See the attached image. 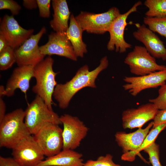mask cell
<instances>
[{
  "label": "cell",
  "mask_w": 166,
  "mask_h": 166,
  "mask_svg": "<svg viewBox=\"0 0 166 166\" xmlns=\"http://www.w3.org/2000/svg\"><path fill=\"white\" fill-rule=\"evenodd\" d=\"M34 138L44 156H54L62 149V129L59 125L48 123L33 135Z\"/></svg>",
  "instance_id": "52a82bcc"
},
{
  "label": "cell",
  "mask_w": 166,
  "mask_h": 166,
  "mask_svg": "<svg viewBox=\"0 0 166 166\" xmlns=\"http://www.w3.org/2000/svg\"><path fill=\"white\" fill-rule=\"evenodd\" d=\"M144 4L148 8L146 17H166V0H146Z\"/></svg>",
  "instance_id": "603a6c76"
},
{
  "label": "cell",
  "mask_w": 166,
  "mask_h": 166,
  "mask_svg": "<svg viewBox=\"0 0 166 166\" xmlns=\"http://www.w3.org/2000/svg\"><path fill=\"white\" fill-rule=\"evenodd\" d=\"M34 30L21 27L13 15H4L0 25V35L3 36L10 46L14 49L21 46L33 34Z\"/></svg>",
  "instance_id": "4fadbf2b"
},
{
  "label": "cell",
  "mask_w": 166,
  "mask_h": 166,
  "mask_svg": "<svg viewBox=\"0 0 166 166\" xmlns=\"http://www.w3.org/2000/svg\"><path fill=\"white\" fill-rule=\"evenodd\" d=\"M23 5L28 10L35 9L38 7L37 0H23Z\"/></svg>",
  "instance_id": "d6a6232c"
},
{
  "label": "cell",
  "mask_w": 166,
  "mask_h": 166,
  "mask_svg": "<svg viewBox=\"0 0 166 166\" xmlns=\"http://www.w3.org/2000/svg\"><path fill=\"white\" fill-rule=\"evenodd\" d=\"M124 63L128 65L131 73L142 76L166 69V66L159 65L156 58L152 56L145 48L136 45L124 59Z\"/></svg>",
  "instance_id": "8992f818"
},
{
  "label": "cell",
  "mask_w": 166,
  "mask_h": 166,
  "mask_svg": "<svg viewBox=\"0 0 166 166\" xmlns=\"http://www.w3.org/2000/svg\"><path fill=\"white\" fill-rule=\"evenodd\" d=\"M34 67L23 65L15 68L7 82L3 96H13L17 89L26 94L30 88V81L34 78Z\"/></svg>",
  "instance_id": "e0dca14e"
},
{
  "label": "cell",
  "mask_w": 166,
  "mask_h": 166,
  "mask_svg": "<svg viewBox=\"0 0 166 166\" xmlns=\"http://www.w3.org/2000/svg\"><path fill=\"white\" fill-rule=\"evenodd\" d=\"M6 105L2 97H0V123L4 119L6 114Z\"/></svg>",
  "instance_id": "836d02e7"
},
{
  "label": "cell",
  "mask_w": 166,
  "mask_h": 166,
  "mask_svg": "<svg viewBox=\"0 0 166 166\" xmlns=\"http://www.w3.org/2000/svg\"><path fill=\"white\" fill-rule=\"evenodd\" d=\"M54 61L51 56H48L34 67L36 83L32 88L33 92L42 98L51 110L53 93L57 84L56 77L58 74L53 70Z\"/></svg>",
  "instance_id": "3957f363"
},
{
  "label": "cell",
  "mask_w": 166,
  "mask_h": 166,
  "mask_svg": "<svg viewBox=\"0 0 166 166\" xmlns=\"http://www.w3.org/2000/svg\"><path fill=\"white\" fill-rule=\"evenodd\" d=\"M11 149L13 158L21 166H36L44 160V155L32 135Z\"/></svg>",
  "instance_id": "9c48e42d"
},
{
  "label": "cell",
  "mask_w": 166,
  "mask_h": 166,
  "mask_svg": "<svg viewBox=\"0 0 166 166\" xmlns=\"http://www.w3.org/2000/svg\"><path fill=\"white\" fill-rule=\"evenodd\" d=\"M25 111V122L31 135L35 134L47 123L61 124L58 115L49 109L38 96L28 105Z\"/></svg>",
  "instance_id": "277c9868"
},
{
  "label": "cell",
  "mask_w": 166,
  "mask_h": 166,
  "mask_svg": "<svg viewBox=\"0 0 166 166\" xmlns=\"http://www.w3.org/2000/svg\"><path fill=\"white\" fill-rule=\"evenodd\" d=\"M150 103H152L158 110L166 108V84L160 87L158 90V95L156 98L150 99Z\"/></svg>",
  "instance_id": "83f0119b"
},
{
  "label": "cell",
  "mask_w": 166,
  "mask_h": 166,
  "mask_svg": "<svg viewBox=\"0 0 166 166\" xmlns=\"http://www.w3.org/2000/svg\"><path fill=\"white\" fill-rule=\"evenodd\" d=\"M0 166H21L13 158L0 156Z\"/></svg>",
  "instance_id": "1f68e13d"
},
{
  "label": "cell",
  "mask_w": 166,
  "mask_h": 166,
  "mask_svg": "<svg viewBox=\"0 0 166 166\" xmlns=\"http://www.w3.org/2000/svg\"><path fill=\"white\" fill-rule=\"evenodd\" d=\"M120 14L118 9L113 7L101 13L81 11L75 18L84 31L91 34H103L108 31L113 22Z\"/></svg>",
  "instance_id": "5b68a950"
},
{
  "label": "cell",
  "mask_w": 166,
  "mask_h": 166,
  "mask_svg": "<svg viewBox=\"0 0 166 166\" xmlns=\"http://www.w3.org/2000/svg\"><path fill=\"white\" fill-rule=\"evenodd\" d=\"M159 110L149 103L136 109H128L122 114V125L124 129L141 128L149 121L153 120Z\"/></svg>",
  "instance_id": "9a60e30c"
},
{
  "label": "cell",
  "mask_w": 166,
  "mask_h": 166,
  "mask_svg": "<svg viewBox=\"0 0 166 166\" xmlns=\"http://www.w3.org/2000/svg\"><path fill=\"white\" fill-rule=\"evenodd\" d=\"M142 4L141 1L137 2L127 12L121 14L113 22L108 31L110 35L109 40L107 45L109 50L113 51L115 49L116 52L122 53L131 48L132 45L127 42L124 38V31L127 24L126 20L131 13L137 11L138 7Z\"/></svg>",
  "instance_id": "30bf717a"
},
{
  "label": "cell",
  "mask_w": 166,
  "mask_h": 166,
  "mask_svg": "<svg viewBox=\"0 0 166 166\" xmlns=\"http://www.w3.org/2000/svg\"><path fill=\"white\" fill-rule=\"evenodd\" d=\"M144 24L154 32H157L166 39V17H145L143 19Z\"/></svg>",
  "instance_id": "cb8c5ba5"
},
{
  "label": "cell",
  "mask_w": 166,
  "mask_h": 166,
  "mask_svg": "<svg viewBox=\"0 0 166 166\" xmlns=\"http://www.w3.org/2000/svg\"><path fill=\"white\" fill-rule=\"evenodd\" d=\"M9 10L12 15H18L21 9V6L13 0H0V10Z\"/></svg>",
  "instance_id": "f1b7e54d"
},
{
  "label": "cell",
  "mask_w": 166,
  "mask_h": 166,
  "mask_svg": "<svg viewBox=\"0 0 166 166\" xmlns=\"http://www.w3.org/2000/svg\"><path fill=\"white\" fill-rule=\"evenodd\" d=\"M137 29L133 32V36L142 43L148 51L155 58L166 60V48L163 42L145 25L135 24Z\"/></svg>",
  "instance_id": "2e32d148"
},
{
  "label": "cell",
  "mask_w": 166,
  "mask_h": 166,
  "mask_svg": "<svg viewBox=\"0 0 166 166\" xmlns=\"http://www.w3.org/2000/svg\"><path fill=\"white\" fill-rule=\"evenodd\" d=\"M63 125L62 149L74 150L86 136L88 128L77 117L65 114L60 117Z\"/></svg>",
  "instance_id": "ba28073f"
},
{
  "label": "cell",
  "mask_w": 166,
  "mask_h": 166,
  "mask_svg": "<svg viewBox=\"0 0 166 166\" xmlns=\"http://www.w3.org/2000/svg\"><path fill=\"white\" fill-rule=\"evenodd\" d=\"M46 32L43 27L37 34L32 35L21 46L15 49L16 63L18 66H35L44 59L45 56L40 52L38 42L42 35Z\"/></svg>",
  "instance_id": "8fae6325"
},
{
  "label": "cell",
  "mask_w": 166,
  "mask_h": 166,
  "mask_svg": "<svg viewBox=\"0 0 166 166\" xmlns=\"http://www.w3.org/2000/svg\"><path fill=\"white\" fill-rule=\"evenodd\" d=\"M39 16L44 18H48L50 15V0H37Z\"/></svg>",
  "instance_id": "f546056e"
},
{
  "label": "cell",
  "mask_w": 166,
  "mask_h": 166,
  "mask_svg": "<svg viewBox=\"0 0 166 166\" xmlns=\"http://www.w3.org/2000/svg\"><path fill=\"white\" fill-rule=\"evenodd\" d=\"M149 156L152 166H162L160 160L159 145L154 142L143 150Z\"/></svg>",
  "instance_id": "484cf974"
},
{
  "label": "cell",
  "mask_w": 166,
  "mask_h": 166,
  "mask_svg": "<svg viewBox=\"0 0 166 166\" xmlns=\"http://www.w3.org/2000/svg\"><path fill=\"white\" fill-rule=\"evenodd\" d=\"M16 62L15 49L10 46L0 52V70H6Z\"/></svg>",
  "instance_id": "d4e9b609"
},
{
  "label": "cell",
  "mask_w": 166,
  "mask_h": 166,
  "mask_svg": "<svg viewBox=\"0 0 166 166\" xmlns=\"http://www.w3.org/2000/svg\"><path fill=\"white\" fill-rule=\"evenodd\" d=\"M25 111L17 109L6 114L0 123V146L11 149L32 135L25 122Z\"/></svg>",
  "instance_id": "7a4b0ae2"
},
{
  "label": "cell",
  "mask_w": 166,
  "mask_h": 166,
  "mask_svg": "<svg viewBox=\"0 0 166 166\" xmlns=\"http://www.w3.org/2000/svg\"><path fill=\"white\" fill-rule=\"evenodd\" d=\"M123 80L126 83L123 85L124 90L136 96L144 90L156 88L165 84L166 69L142 76L125 77Z\"/></svg>",
  "instance_id": "7c38bea8"
},
{
  "label": "cell",
  "mask_w": 166,
  "mask_h": 166,
  "mask_svg": "<svg viewBox=\"0 0 166 166\" xmlns=\"http://www.w3.org/2000/svg\"><path fill=\"white\" fill-rule=\"evenodd\" d=\"M10 46L7 41L2 35H0V52Z\"/></svg>",
  "instance_id": "e575fe53"
},
{
  "label": "cell",
  "mask_w": 166,
  "mask_h": 166,
  "mask_svg": "<svg viewBox=\"0 0 166 166\" xmlns=\"http://www.w3.org/2000/svg\"><path fill=\"white\" fill-rule=\"evenodd\" d=\"M153 120L152 127L166 124V108L159 110Z\"/></svg>",
  "instance_id": "4dcf8cb0"
},
{
  "label": "cell",
  "mask_w": 166,
  "mask_h": 166,
  "mask_svg": "<svg viewBox=\"0 0 166 166\" xmlns=\"http://www.w3.org/2000/svg\"><path fill=\"white\" fill-rule=\"evenodd\" d=\"M82 154L71 149H62L43 160L36 166H82Z\"/></svg>",
  "instance_id": "d6986e66"
},
{
  "label": "cell",
  "mask_w": 166,
  "mask_h": 166,
  "mask_svg": "<svg viewBox=\"0 0 166 166\" xmlns=\"http://www.w3.org/2000/svg\"><path fill=\"white\" fill-rule=\"evenodd\" d=\"M52 6L53 14L49 22L50 27L56 32L66 33L71 13L66 0H52Z\"/></svg>",
  "instance_id": "ffe728a7"
},
{
  "label": "cell",
  "mask_w": 166,
  "mask_h": 166,
  "mask_svg": "<svg viewBox=\"0 0 166 166\" xmlns=\"http://www.w3.org/2000/svg\"><path fill=\"white\" fill-rule=\"evenodd\" d=\"M153 122H151L144 128H139L136 131L126 133L124 132H117L115 134V141L121 147L123 153L133 152L141 146L153 127Z\"/></svg>",
  "instance_id": "ac0fdd59"
},
{
  "label": "cell",
  "mask_w": 166,
  "mask_h": 166,
  "mask_svg": "<svg viewBox=\"0 0 166 166\" xmlns=\"http://www.w3.org/2000/svg\"><path fill=\"white\" fill-rule=\"evenodd\" d=\"M109 64L107 56L101 58L99 65L94 69L89 71L88 65L81 67L75 76L64 84H58L56 86L53 94L59 107L67 108L73 96L81 89L86 87L96 88L95 81L99 74L107 68Z\"/></svg>",
  "instance_id": "6da1fadb"
},
{
  "label": "cell",
  "mask_w": 166,
  "mask_h": 166,
  "mask_svg": "<svg viewBox=\"0 0 166 166\" xmlns=\"http://www.w3.org/2000/svg\"><path fill=\"white\" fill-rule=\"evenodd\" d=\"M83 31L77 22L75 17L73 14H71L70 17L69 26L66 34L77 57H83L84 54L87 52L86 45L82 40Z\"/></svg>",
  "instance_id": "44dd1931"
},
{
  "label": "cell",
  "mask_w": 166,
  "mask_h": 166,
  "mask_svg": "<svg viewBox=\"0 0 166 166\" xmlns=\"http://www.w3.org/2000/svg\"><path fill=\"white\" fill-rule=\"evenodd\" d=\"M39 49L41 54L45 56L56 55L73 61L77 60V57L66 33H51L48 35L47 42L40 46Z\"/></svg>",
  "instance_id": "5bb4252c"
},
{
  "label": "cell",
  "mask_w": 166,
  "mask_h": 166,
  "mask_svg": "<svg viewBox=\"0 0 166 166\" xmlns=\"http://www.w3.org/2000/svg\"><path fill=\"white\" fill-rule=\"evenodd\" d=\"M166 128V124H161L154 127H152L139 148L135 151L123 153L121 156V160L129 162L134 161L135 159L136 156L140 152L143 150L153 142H155L158 135Z\"/></svg>",
  "instance_id": "7402d4cb"
},
{
  "label": "cell",
  "mask_w": 166,
  "mask_h": 166,
  "mask_svg": "<svg viewBox=\"0 0 166 166\" xmlns=\"http://www.w3.org/2000/svg\"><path fill=\"white\" fill-rule=\"evenodd\" d=\"M5 89V87L3 85H1L0 86V97H2V96H3Z\"/></svg>",
  "instance_id": "d590c367"
},
{
  "label": "cell",
  "mask_w": 166,
  "mask_h": 166,
  "mask_svg": "<svg viewBox=\"0 0 166 166\" xmlns=\"http://www.w3.org/2000/svg\"><path fill=\"white\" fill-rule=\"evenodd\" d=\"M113 156L110 154L98 157L95 160H89L84 163L82 166H121L115 163L113 160Z\"/></svg>",
  "instance_id": "4316f807"
}]
</instances>
